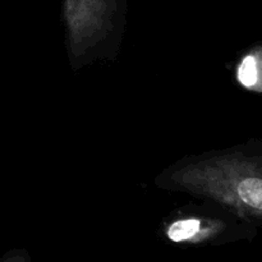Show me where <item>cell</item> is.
Wrapping results in <instances>:
<instances>
[{
	"label": "cell",
	"mask_w": 262,
	"mask_h": 262,
	"mask_svg": "<svg viewBox=\"0 0 262 262\" xmlns=\"http://www.w3.org/2000/svg\"><path fill=\"white\" fill-rule=\"evenodd\" d=\"M176 179L186 188L212 197L242 219L262 222V142L194 164Z\"/></svg>",
	"instance_id": "1"
},
{
	"label": "cell",
	"mask_w": 262,
	"mask_h": 262,
	"mask_svg": "<svg viewBox=\"0 0 262 262\" xmlns=\"http://www.w3.org/2000/svg\"><path fill=\"white\" fill-rule=\"evenodd\" d=\"M223 227H207L204 229L201 220L199 219H183L173 223L168 230V237L173 242H186V241H196L204 238L205 234L210 235L212 232H217Z\"/></svg>",
	"instance_id": "4"
},
{
	"label": "cell",
	"mask_w": 262,
	"mask_h": 262,
	"mask_svg": "<svg viewBox=\"0 0 262 262\" xmlns=\"http://www.w3.org/2000/svg\"><path fill=\"white\" fill-rule=\"evenodd\" d=\"M238 81L248 90L262 91V46L251 50L238 67Z\"/></svg>",
	"instance_id": "3"
},
{
	"label": "cell",
	"mask_w": 262,
	"mask_h": 262,
	"mask_svg": "<svg viewBox=\"0 0 262 262\" xmlns=\"http://www.w3.org/2000/svg\"><path fill=\"white\" fill-rule=\"evenodd\" d=\"M118 0H66V17L71 30L72 48L83 53L104 30L117 8Z\"/></svg>",
	"instance_id": "2"
}]
</instances>
